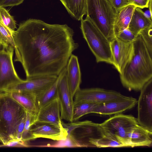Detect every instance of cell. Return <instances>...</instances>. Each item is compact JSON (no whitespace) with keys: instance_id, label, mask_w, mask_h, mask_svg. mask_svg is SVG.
Instances as JSON below:
<instances>
[{"instance_id":"obj_3","label":"cell","mask_w":152,"mask_h":152,"mask_svg":"<svg viewBox=\"0 0 152 152\" xmlns=\"http://www.w3.org/2000/svg\"><path fill=\"white\" fill-rule=\"evenodd\" d=\"M26 112L8 91H0V142L3 144L17 140L18 125Z\"/></svg>"},{"instance_id":"obj_5","label":"cell","mask_w":152,"mask_h":152,"mask_svg":"<svg viewBox=\"0 0 152 152\" xmlns=\"http://www.w3.org/2000/svg\"><path fill=\"white\" fill-rule=\"evenodd\" d=\"M80 29L97 62H105L114 66L110 42L88 18L81 20Z\"/></svg>"},{"instance_id":"obj_18","label":"cell","mask_w":152,"mask_h":152,"mask_svg":"<svg viewBox=\"0 0 152 152\" xmlns=\"http://www.w3.org/2000/svg\"><path fill=\"white\" fill-rule=\"evenodd\" d=\"M152 138V132L138 124L132 130L129 137L130 147L151 146Z\"/></svg>"},{"instance_id":"obj_9","label":"cell","mask_w":152,"mask_h":152,"mask_svg":"<svg viewBox=\"0 0 152 152\" xmlns=\"http://www.w3.org/2000/svg\"><path fill=\"white\" fill-rule=\"evenodd\" d=\"M59 75L58 97L60 107L61 119L72 122L74 107V97L72 95L67 82L66 67Z\"/></svg>"},{"instance_id":"obj_36","label":"cell","mask_w":152,"mask_h":152,"mask_svg":"<svg viewBox=\"0 0 152 152\" xmlns=\"http://www.w3.org/2000/svg\"><path fill=\"white\" fill-rule=\"evenodd\" d=\"M144 13L147 17L152 20V14L151 13L149 10L146 11L144 12Z\"/></svg>"},{"instance_id":"obj_10","label":"cell","mask_w":152,"mask_h":152,"mask_svg":"<svg viewBox=\"0 0 152 152\" xmlns=\"http://www.w3.org/2000/svg\"><path fill=\"white\" fill-rule=\"evenodd\" d=\"M124 96L113 90L98 88H80L74 96V105L83 102L100 103Z\"/></svg>"},{"instance_id":"obj_39","label":"cell","mask_w":152,"mask_h":152,"mask_svg":"<svg viewBox=\"0 0 152 152\" xmlns=\"http://www.w3.org/2000/svg\"></svg>"},{"instance_id":"obj_26","label":"cell","mask_w":152,"mask_h":152,"mask_svg":"<svg viewBox=\"0 0 152 152\" xmlns=\"http://www.w3.org/2000/svg\"><path fill=\"white\" fill-rule=\"evenodd\" d=\"M56 143L48 145L47 146L56 148H70L85 147L83 144L78 141L74 136L69 134L66 138L64 140L57 141Z\"/></svg>"},{"instance_id":"obj_4","label":"cell","mask_w":152,"mask_h":152,"mask_svg":"<svg viewBox=\"0 0 152 152\" xmlns=\"http://www.w3.org/2000/svg\"><path fill=\"white\" fill-rule=\"evenodd\" d=\"M117 14L108 0H86V17L110 42L115 38L114 24Z\"/></svg>"},{"instance_id":"obj_20","label":"cell","mask_w":152,"mask_h":152,"mask_svg":"<svg viewBox=\"0 0 152 152\" xmlns=\"http://www.w3.org/2000/svg\"><path fill=\"white\" fill-rule=\"evenodd\" d=\"M133 5H129L120 10L117 12L114 24L115 37L121 31L128 28L135 9Z\"/></svg>"},{"instance_id":"obj_22","label":"cell","mask_w":152,"mask_h":152,"mask_svg":"<svg viewBox=\"0 0 152 152\" xmlns=\"http://www.w3.org/2000/svg\"><path fill=\"white\" fill-rule=\"evenodd\" d=\"M59 75L55 82L49 87L37 96V103L39 110L58 97V86Z\"/></svg>"},{"instance_id":"obj_30","label":"cell","mask_w":152,"mask_h":152,"mask_svg":"<svg viewBox=\"0 0 152 152\" xmlns=\"http://www.w3.org/2000/svg\"><path fill=\"white\" fill-rule=\"evenodd\" d=\"M137 36L127 28L120 32L115 38L123 42H132Z\"/></svg>"},{"instance_id":"obj_33","label":"cell","mask_w":152,"mask_h":152,"mask_svg":"<svg viewBox=\"0 0 152 152\" xmlns=\"http://www.w3.org/2000/svg\"><path fill=\"white\" fill-rule=\"evenodd\" d=\"M132 5L141 9L148 7L150 0H127Z\"/></svg>"},{"instance_id":"obj_6","label":"cell","mask_w":152,"mask_h":152,"mask_svg":"<svg viewBox=\"0 0 152 152\" xmlns=\"http://www.w3.org/2000/svg\"><path fill=\"white\" fill-rule=\"evenodd\" d=\"M138 124L137 118L132 115L120 113L114 115L100 125L104 136L117 140L124 147H130L129 137Z\"/></svg>"},{"instance_id":"obj_11","label":"cell","mask_w":152,"mask_h":152,"mask_svg":"<svg viewBox=\"0 0 152 152\" xmlns=\"http://www.w3.org/2000/svg\"><path fill=\"white\" fill-rule=\"evenodd\" d=\"M137 103L136 99L132 97H124L98 104L91 113L102 115H112L121 113L133 107Z\"/></svg>"},{"instance_id":"obj_7","label":"cell","mask_w":152,"mask_h":152,"mask_svg":"<svg viewBox=\"0 0 152 152\" xmlns=\"http://www.w3.org/2000/svg\"><path fill=\"white\" fill-rule=\"evenodd\" d=\"M14 48L0 43V91L23 81L18 75L12 61Z\"/></svg>"},{"instance_id":"obj_27","label":"cell","mask_w":152,"mask_h":152,"mask_svg":"<svg viewBox=\"0 0 152 152\" xmlns=\"http://www.w3.org/2000/svg\"><path fill=\"white\" fill-rule=\"evenodd\" d=\"M0 21L11 30L16 28V21L13 16L4 7H0Z\"/></svg>"},{"instance_id":"obj_38","label":"cell","mask_w":152,"mask_h":152,"mask_svg":"<svg viewBox=\"0 0 152 152\" xmlns=\"http://www.w3.org/2000/svg\"></svg>"},{"instance_id":"obj_23","label":"cell","mask_w":152,"mask_h":152,"mask_svg":"<svg viewBox=\"0 0 152 152\" xmlns=\"http://www.w3.org/2000/svg\"><path fill=\"white\" fill-rule=\"evenodd\" d=\"M89 142L92 147L119 148L125 147L121 142L112 138L104 136L98 139L91 138Z\"/></svg>"},{"instance_id":"obj_25","label":"cell","mask_w":152,"mask_h":152,"mask_svg":"<svg viewBox=\"0 0 152 152\" xmlns=\"http://www.w3.org/2000/svg\"><path fill=\"white\" fill-rule=\"evenodd\" d=\"M15 31L7 27L0 21V43L15 49L13 34Z\"/></svg>"},{"instance_id":"obj_21","label":"cell","mask_w":152,"mask_h":152,"mask_svg":"<svg viewBox=\"0 0 152 152\" xmlns=\"http://www.w3.org/2000/svg\"><path fill=\"white\" fill-rule=\"evenodd\" d=\"M69 14L74 19L81 20L86 14V0H60Z\"/></svg>"},{"instance_id":"obj_15","label":"cell","mask_w":152,"mask_h":152,"mask_svg":"<svg viewBox=\"0 0 152 152\" xmlns=\"http://www.w3.org/2000/svg\"><path fill=\"white\" fill-rule=\"evenodd\" d=\"M60 113V105L57 97L39 109L34 116H32L31 125L36 122H42L62 126Z\"/></svg>"},{"instance_id":"obj_1","label":"cell","mask_w":152,"mask_h":152,"mask_svg":"<svg viewBox=\"0 0 152 152\" xmlns=\"http://www.w3.org/2000/svg\"><path fill=\"white\" fill-rule=\"evenodd\" d=\"M66 24H49L30 19L19 25L13 38L14 61L21 64L26 79L58 76L79 45Z\"/></svg>"},{"instance_id":"obj_37","label":"cell","mask_w":152,"mask_h":152,"mask_svg":"<svg viewBox=\"0 0 152 152\" xmlns=\"http://www.w3.org/2000/svg\"><path fill=\"white\" fill-rule=\"evenodd\" d=\"M4 0H0V6Z\"/></svg>"},{"instance_id":"obj_14","label":"cell","mask_w":152,"mask_h":152,"mask_svg":"<svg viewBox=\"0 0 152 152\" xmlns=\"http://www.w3.org/2000/svg\"><path fill=\"white\" fill-rule=\"evenodd\" d=\"M110 43L114 66L120 74L132 56L133 42H123L115 38Z\"/></svg>"},{"instance_id":"obj_19","label":"cell","mask_w":152,"mask_h":152,"mask_svg":"<svg viewBox=\"0 0 152 152\" xmlns=\"http://www.w3.org/2000/svg\"><path fill=\"white\" fill-rule=\"evenodd\" d=\"M152 26V20L145 16L141 9L136 7L127 28L137 36L141 30Z\"/></svg>"},{"instance_id":"obj_2","label":"cell","mask_w":152,"mask_h":152,"mask_svg":"<svg viewBox=\"0 0 152 152\" xmlns=\"http://www.w3.org/2000/svg\"><path fill=\"white\" fill-rule=\"evenodd\" d=\"M133 43L132 56L120 74V78L122 85L129 91H139L152 78V55L140 34Z\"/></svg>"},{"instance_id":"obj_16","label":"cell","mask_w":152,"mask_h":152,"mask_svg":"<svg viewBox=\"0 0 152 152\" xmlns=\"http://www.w3.org/2000/svg\"><path fill=\"white\" fill-rule=\"evenodd\" d=\"M66 78L73 97L79 90L82 82L80 66L77 56L72 54L66 66Z\"/></svg>"},{"instance_id":"obj_35","label":"cell","mask_w":152,"mask_h":152,"mask_svg":"<svg viewBox=\"0 0 152 152\" xmlns=\"http://www.w3.org/2000/svg\"><path fill=\"white\" fill-rule=\"evenodd\" d=\"M24 0H4L0 7H12L22 3Z\"/></svg>"},{"instance_id":"obj_24","label":"cell","mask_w":152,"mask_h":152,"mask_svg":"<svg viewBox=\"0 0 152 152\" xmlns=\"http://www.w3.org/2000/svg\"><path fill=\"white\" fill-rule=\"evenodd\" d=\"M98 104L90 102H83L74 105L73 121L78 120L85 115L91 113L92 110Z\"/></svg>"},{"instance_id":"obj_8","label":"cell","mask_w":152,"mask_h":152,"mask_svg":"<svg viewBox=\"0 0 152 152\" xmlns=\"http://www.w3.org/2000/svg\"><path fill=\"white\" fill-rule=\"evenodd\" d=\"M140 91L137 101V119L139 124L152 132V78L145 84Z\"/></svg>"},{"instance_id":"obj_17","label":"cell","mask_w":152,"mask_h":152,"mask_svg":"<svg viewBox=\"0 0 152 152\" xmlns=\"http://www.w3.org/2000/svg\"><path fill=\"white\" fill-rule=\"evenodd\" d=\"M8 91L11 97L31 115L35 116L39 111L37 103V95L29 91L11 90Z\"/></svg>"},{"instance_id":"obj_31","label":"cell","mask_w":152,"mask_h":152,"mask_svg":"<svg viewBox=\"0 0 152 152\" xmlns=\"http://www.w3.org/2000/svg\"><path fill=\"white\" fill-rule=\"evenodd\" d=\"M117 13L122 8L132 5L127 0H108Z\"/></svg>"},{"instance_id":"obj_34","label":"cell","mask_w":152,"mask_h":152,"mask_svg":"<svg viewBox=\"0 0 152 152\" xmlns=\"http://www.w3.org/2000/svg\"><path fill=\"white\" fill-rule=\"evenodd\" d=\"M26 116L21 121L18 126L17 132V138L18 140H21L25 124Z\"/></svg>"},{"instance_id":"obj_29","label":"cell","mask_w":152,"mask_h":152,"mask_svg":"<svg viewBox=\"0 0 152 152\" xmlns=\"http://www.w3.org/2000/svg\"><path fill=\"white\" fill-rule=\"evenodd\" d=\"M26 112V122L22 135L21 140L26 142L28 141L32 140V139L30 132L31 115L29 113Z\"/></svg>"},{"instance_id":"obj_28","label":"cell","mask_w":152,"mask_h":152,"mask_svg":"<svg viewBox=\"0 0 152 152\" xmlns=\"http://www.w3.org/2000/svg\"><path fill=\"white\" fill-rule=\"evenodd\" d=\"M139 34L150 53L152 55V26L141 30Z\"/></svg>"},{"instance_id":"obj_12","label":"cell","mask_w":152,"mask_h":152,"mask_svg":"<svg viewBox=\"0 0 152 152\" xmlns=\"http://www.w3.org/2000/svg\"><path fill=\"white\" fill-rule=\"evenodd\" d=\"M30 132L32 140L42 138L59 141L65 139L68 135L67 129L49 123L36 122L31 127Z\"/></svg>"},{"instance_id":"obj_13","label":"cell","mask_w":152,"mask_h":152,"mask_svg":"<svg viewBox=\"0 0 152 152\" xmlns=\"http://www.w3.org/2000/svg\"><path fill=\"white\" fill-rule=\"evenodd\" d=\"M58 77L55 75L45 76L26 79L4 91H25L33 93L37 96L51 86Z\"/></svg>"},{"instance_id":"obj_32","label":"cell","mask_w":152,"mask_h":152,"mask_svg":"<svg viewBox=\"0 0 152 152\" xmlns=\"http://www.w3.org/2000/svg\"><path fill=\"white\" fill-rule=\"evenodd\" d=\"M28 145L26 143V142L22 140H15L11 141L6 144L0 145L1 147H27Z\"/></svg>"}]
</instances>
